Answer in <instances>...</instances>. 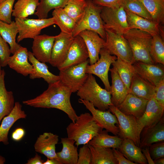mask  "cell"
Instances as JSON below:
<instances>
[{
  "label": "cell",
  "instance_id": "6da1fadb",
  "mask_svg": "<svg viewBox=\"0 0 164 164\" xmlns=\"http://www.w3.org/2000/svg\"><path fill=\"white\" fill-rule=\"evenodd\" d=\"M71 91L60 80L49 84L47 89L35 98L24 101V104L34 108H55L63 111L74 122L78 118L70 102Z\"/></svg>",
  "mask_w": 164,
  "mask_h": 164
},
{
  "label": "cell",
  "instance_id": "7a4b0ae2",
  "mask_svg": "<svg viewBox=\"0 0 164 164\" xmlns=\"http://www.w3.org/2000/svg\"><path fill=\"white\" fill-rule=\"evenodd\" d=\"M103 129L88 113L81 114L74 122L70 123L66 128L67 137L73 139L77 147L88 144Z\"/></svg>",
  "mask_w": 164,
  "mask_h": 164
},
{
  "label": "cell",
  "instance_id": "3957f363",
  "mask_svg": "<svg viewBox=\"0 0 164 164\" xmlns=\"http://www.w3.org/2000/svg\"><path fill=\"white\" fill-rule=\"evenodd\" d=\"M77 95L100 110H108L109 106L113 105L110 92L101 88L92 74H88L86 81L77 91Z\"/></svg>",
  "mask_w": 164,
  "mask_h": 164
},
{
  "label": "cell",
  "instance_id": "277c9868",
  "mask_svg": "<svg viewBox=\"0 0 164 164\" xmlns=\"http://www.w3.org/2000/svg\"><path fill=\"white\" fill-rule=\"evenodd\" d=\"M123 35L129 44L135 62L154 64L150 54L152 36L135 29H129Z\"/></svg>",
  "mask_w": 164,
  "mask_h": 164
},
{
  "label": "cell",
  "instance_id": "5b68a950",
  "mask_svg": "<svg viewBox=\"0 0 164 164\" xmlns=\"http://www.w3.org/2000/svg\"><path fill=\"white\" fill-rule=\"evenodd\" d=\"M86 1L87 5L85 12L81 19L77 23L72 35L74 37L82 31L90 30L97 33L105 40V30L100 15L102 6L95 4L92 0Z\"/></svg>",
  "mask_w": 164,
  "mask_h": 164
},
{
  "label": "cell",
  "instance_id": "8992f818",
  "mask_svg": "<svg viewBox=\"0 0 164 164\" xmlns=\"http://www.w3.org/2000/svg\"><path fill=\"white\" fill-rule=\"evenodd\" d=\"M100 15L105 31L123 35L129 29L126 13L122 6L102 7Z\"/></svg>",
  "mask_w": 164,
  "mask_h": 164
},
{
  "label": "cell",
  "instance_id": "52a82bcc",
  "mask_svg": "<svg viewBox=\"0 0 164 164\" xmlns=\"http://www.w3.org/2000/svg\"><path fill=\"white\" fill-rule=\"evenodd\" d=\"M106 39L104 48L117 58L134 64V60L129 44L123 35L105 31Z\"/></svg>",
  "mask_w": 164,
  "mask_h": 164
},
{
  "label": "cell",
  "instance_id": "ba28073f",
  "mask_svg": "<svg viewBox=\"0 0 164 164\" xmlns=\"http://www.w3.org/2000/svg\"><path fill=\"white\" fill-rule=\"evenodd\" d=\"M15 20L18 29V43L25 39H33L40 35L42 29L55 24L53 17L43 19L15 18Z\"/></svg>",
  "mask_w": 164,
  "mask_h": 164
},
{
  "label": "cell",
  "instance_id": "9c48e42d",
  "mask_svg": "<svg viewBox=\"0 0 164 164\" xmlns=\"http://www.w3.org/2000/svg\"><path fill=\"white\" fill-rule=\"evenodd\" d=\"M89 60L81 63L60 71V80L72 93L77 92L86 81L88 74L86 73Z\"/></svg>",
  "mask_w": 164,
  "mask_h": 164
},
{
  "label": "cell",
  "instance_id": "30bf717a",
  "mask_svg": "<svg viewBox=\"0 0 164 164\" xmlns=\"http://www.w3.org/2000/svg\"><path fill=\"white\" fill-rule=\"evenodd\" d=\"M108 110L116 116L118 120L119 129L118 136L123 139L132 140L136 145L139 147L140 140L137 135L136 118L124 114L117 107L113 105L109 106Z\"/></svg>",
  "mask_w": 164,
  "mask_h": 164
},
{
  "label": "cell",
  "instance_id": "8fae6325",
  "mask_svg": "<svg viewBox=\"0 0 164 164\" xmlns=\"http://www.w3.org/2000/svg\"><path fill=\"white\" fill-rule=\"evenodd\" d=\"M100 57L95 63L87 65L86 69L87 74H94L99 77L103 82L105 88L110 92L111 88L108 78V72L111 65L117 60V57L110 54L104 48L100 52Z\"/></svg>",
  "mask_w": 164,
  "mask_h": 164
},
{
  "label": "cell",
  "instance_id": "7c38bea8",
  "mask_svg": "<svg viewBox=\"0 0 164 164\" xmlns=\"http://www.w3.org/2000/svg\"><path fill=\"white\" fill-rule=\"evenodd\" d=\"M164 107L162 106L154 97L149 100L143 115L137 119V133L138 138L142 130L153 126L164 116Z\"/></svg>",
  "mask_w": 164,
  "mask_h": 164
},
{
  "label": "cell",
  "instance_id": "4fadbf2b",
  "mask_svg": "<svg viewBox=\"0 0 164 164\" xmlns=\"http://www.w3.org/2000/svg\"><path fill=\"white\" fill-rule=\"evenodd\" d=\"M79 102L83 104L91 112L94 120L103 129H105L114 135H118L119 129L118 121L116 116L108 110L103 111L96 109L93 104L87 101L80 98Z\"/></svg>",
  "mask_w": 164,
  "mask_h": 164
},
{
  "label": "cell",
  "instance_id": "5bb4252c",
  "mask_svg": "<svg viewBox=\"0 0 164 164\" xmlns=\"http://www.w3.org/2000/svg\"><path fill=\"white\" fill-rule=\"evenodd\" d=\"M89 58L87 48L79 35L74 37L64 61L57 68L60 71L83 63Z\"/></svg>",
  "mask_w": 164,
  "mask_h": 164
},
{
  "label": "cell",
  "instance_id": "9a60e30c",
  "mask_svg": "<svg viewBox=\"0 0 164 164\" xmlns=\"http://www.w3.org/2000/svg\"><path fill=\"white\" fill-rule=\"evenodd\" d=\"M74 38L72 34L61 32L55 36L49 62L52 66L57 67L64 61Z\"/></svg>",
  "mask_w": 164,
  "mask_h": 164
},
{
  "label": "cell",
  "instance_id": "2e32d148",
  "mask_svg": "<svg viewBox=\"0 0 164 164\" xmlns=\"http://www.w3.org/2000/svg\"><path fill=\"white\" fill-rule=\"evenodd\" d=\"M136 74L155 86L164 79V65L135 62L133 64Z\"/></svg>",
  "mask_w": 164,
  "mask_h": 164
},
{
  "label": "cell",
  "instance_id": "e0dca14e",
  "mask_svg": "<svg viewBox=\"0 0 164 164\" xmlns=\"http://www.w3.org/2000/svg\"><path fill=\"white\" fill-rule=\"evenodd\" d=\"M55 39V36L39 35L33 39L32 53L39 61L49 63Z\"/></svg>",
  "mask_w": 164,
  "mask_h": 164
},
{
  "label": "cell",
  "instance_id": "ac0fdd59",
  "mask_svg": "<svg viewBox=\"0 0 164 164\" xmlns=\"http://www.w3.org/2000/svg\"><path fill=\"white\" fill-rule=\"evenodd\" d=\"M78 35L83 39L87 48L89 63L90 65L93 64L99 59L100 51L104 47L105 40L93 31L84 30Z\"/></svg>",
  "mask_w": 164,
  "mask_h": 164
},
{
  "label": "cell",
  "instance_id": "d6986e66",
  "mask_svg": "<svg viewBox=\"0 0 164 164\" xmlns=\"http://www.w3.org/2000/svg\"><path fill=\"white\" fill-rule=\"evenodd\" d=\"M148 100L128 93L117 108L124 114L134 116L138 119L143 114Z\"/></svg>",
  "mask_w": 164,
  "mask_h": 164
},
{
  "label": "cell",
  "instance_id": "ffe728a7",
  "mask_svg": "<svg viewBox=\"0 0 164 164\" xmlns=\"http://www.w3.org/2000/svg\"><path fill=\"white\" fill-rule=\"evenodd\" d=\"M28 51L26 48L22 46L10 56L8 65L17 73L26 76L33 70L32 65L28 62Z\"/></svg>",
  "mask_w": 164,
  "mask_h": 164
},
{
  "label": "cell",
  "instance_id": "44dd1931",
  "mask_svg": "<svg viewBox=\"0 0 164 164\" xmlns=\"http://www.w3.org/2000/svg\"><path fill=\"white\" fill-rule=\"evenodd\" d=\"M59 136L50 132H44L37 138L34 145L36 152L43 154L47 158L58 159L56 152V145Z\"/></svg>",
  "mask_w": 164,
  "mask_h": 164
},
{
  "label": "cell",
  "instance_id": "7402d4cb",
  "mask_svg": "<svg viewBox=\"0 0 164 164\" xmlns=\"http://www.w3.org/2000/svg\"><path fill=\"white\" fill-rule=\"evenodd\" d=\"M27 115L22 110V105L19 102H15V105L11 112L3 118L0 125V143L4 145L9 144L8 135L10 128L18 120L25 118Z\"/></svg>",
  "mask_w": 164,
  "mask_h": 164
},
{
  "label": "cell",
  "instance_id": "603a6c76",
  "mask_svg": "<svg viewBox=\"0 0 164 164\" xmlns=\"http://www.w3.org/2000/svg\"><path fill=\"white\" fill-rule=\"evenodd\" d=\"M164 141V118L163 116L154 125L143 129L140 135L139 147H149L151 144Z\"/></svg>",
  "mask_w": 164,
  "mask_h": 164
},
{
  "label": "cell",
  "instance_id": "cb8c5ba5",
  "mask_svg": "<svg viewBox=\"0 0 164 164\" xmlns=\"http://www.w3.org/2000/svg\"><path fill=\"white\" fill-rule=\"evenodd\" d=\"M125 10L129 29H138L146 32L152 36L160 35L159 24Z\"/></svg>",
  "mask_w": 164,
  "mask_h": 164
},
{
  "label": "cell",
  "instance_id": "d4e9b609",
  "mask_svg": "<svg viewBox=\"0 0 164 164\" xmlns=\"http://www.w3.org/2000/svg\"><path fill=\"white\" fill-rule=\"evenodd\" d=\"M28 59L33 68L32 72L29 75L30 79L43 78L49 84L60 80L59 75H55L50 72L45 63L38 60L30 51L28 52Z\"/></svg>",
  "mask_w": 164,
  "mask_h": 164
},
{
  "label": "cell",
  "instance_id": "484cf974",
  "mask_svg": "<svg viewBox=\"0 0 164 164\" xmlns=\"http://www.w3.org/2000/svg\"><path fill=\"white\" fill-rule=\"evenodd\" d=\"M111 78V85L110 92L113 105L117 107L123 101L128 91L116 70L110 69Z\"/></svg>",
  "mask_w": 164,
  "mask_h": 164
},
{
  "label": "cell",
  "instance_id": "4316f807",
  "mask_svg": "<svg viewBox=\"0 0 164 164\" xmlns=\"http://www.w3.org/2000/svg\"><path fill=\"white\" fill-rule=\"evenodd\" d=\"M5 72L1 69L0 73V124L1 120L12 111L15 105L13 92L8 91L5 85Z\"/></svg>",
  "mask_w": 164,
  "mask_h": 164
},
{
  "label": "cell",
  "instance_id": "83f0119b",
  "mask_svg": "<svg viewBox=\"0 0 164 164\" xmlns=\"http://www.w3.org/2000/svg\"><path fill=\"white\" fill-rule=\"evenodd\" d=\"M155 86L135 73L134 75L128 93L148 100L154 97Z\"/></svg>",
  "mask_w": 164,
  "mask_h": 164
},
{
  "label": "cell",
  "instance_id": "f1b7e54d",
  "mask_svg": "<svg viewBox=\"0 0 164 164\" xmlns=\"http://www.w3.org/2000/svg\"><path fill=\"white\" fill-rule=\"evenodd\" d=\"M118 149L126 158L136 164L148 163L141 149L136 145L132 140L123 139Z\"/></svg>",
  "mask_w": 164,
  "mask_h": 164
},
{
  "label": "cell",
  "instance_id": "f546056e",
  "mask_svg": "<svg viewBox=\"0 0 164 164\" xmlns=\"http://www.w3.org/2000/svg\"><path fill=\"white\" fill-rule=\"evenodd\" d=\"M61 143L63 147L60 152L56 153L58 159L62 164H77L78 153L75 141L68 137L61 138Z\"/></svg>",
  "mask_w": 164,
  "mask_h": 164
},
{
  "label": "cell",
  "instance_id": "4dcf8cb0",
  "mask_svg": "<svg viewBox=\"0 0 164 164\" xmlns=\"http://www.w3.org/2000/svg\"><path fill=\"white\" fill-rule=\"evenodd\" d=\"M18 29L15 21L7 23L0 20V34L10 46L11 53L14 54L21 46L16 42Z\"/></svg>",
  "mask_w": 164,
  "mask_h": 164
},
{
  "label": "cell",
  "instance_id": "1f68e13d",
  "mask_svg": "<svg viewBox=\"0 0 164 164\" xmlns=\"http://www.w3.org/2000/svg\"><path fill=\"white\" fill-rule=\"evenodd\" d=\"M123 140L118 136L109 135L106 130H102L91 140L88 144L94 146L118 149Z\"/></svg>",
  "mask_w": 164,
  "mask_h": 164
},
{
  "label": "cell",
  "instance_id": "d6a6232c",
  "mask_svg": "<svg viewBox=\"0 0 164 164\" xmlns=\"http://www.w3.org/2000/svg\"><path fill=\"white\" fill-rule=\"evenodd\" d=\"M88 145L92 155L91 164H118L112 148Z\"/></svg>",
  "mask_w": 164,
  "mask_h": 164
},
{
  "label": "cell",
  "instance_id": "836d02e7",
  "mask_svg": "<svg viewBox=\"0 0 164 164\" xmlns=\"http://www.w3.org/2000/svg\"><path fill=\"white\" fill-rule=\"evenodd\" d=\"M52 15L55 24L59 27L61 32L72 34L77 23L66 13L63 8L54 9Z\"/></svg>",
  "mask_w": 164,
  "mask_h": 164
},
{
  "label": "cell",
  "instance_id": "e575fe53",
  "mask_svg": "<svg viewBox=\"0 0 164 164\" xmlns=\"http://www.w3.org/2000/svg\"><path fill=\"white\" fill-rule=\"evenodd\" d=\"M39 0H18L14 6L12 16L15 18H27L34 14Z\"/></svg>",
  "mask_w": 164,
  "mask_h": 164
},
{
  "label": "cell",
  "instance_id": "d590c367",
  "mask_svg": "<svg viewBox=\"0 0 164 164\" xmlns=\"http://www.w3.org/2000/svg\"><path fill=\"white\" fill-rule=\"evenodd\" d=\"M112 65L128 91L132 79L135 73L132 64L117 58Z\"/></svg>",
  "mask_w": 164,
  "mask_h": 164
},
{
  "label": "cell",
  "instance_id": "8d00e7d4",
  "mask_svg": "<svg viewBox=\"0 0 164 164\" xmlns=\"http://www.w3.org/2000/svg\"><path fill=\"white\" fill-rule=\"evenodd\" d=\"M150 15L152 21L159 24L164 22V0H140Z\"/></svg>",
  "mask_w": 164,
  "mask_h": 164
},
{
  "label": "cell",
  "instance_id": "74e56055",
  "mask_svg": "<svg viewBox=\"0 0 164 164\" xmlns=\"http://www.w3.org/2000/svg\"><path fill=\"white\" fill-rule=\"evenodd\" d=\"M69 0H40L34 14L38 19L47 18L51 10L63 8Z\"/></svg>",
  "mask_w": 164,
  "mask_h": 164
},
{
  "label": "cell",
  "instance_id": "f35d334b",
  "mask_svg": "<svg viewBox=\"0 0 164 164\" xmlns=\"http://www.w3.org/2000/svg\"><path fill=\"white\" fill-rule=\"evenodd\" d=\"M86 5V0H69L63 8L66 13L77 23L83 16Z\"/></svg>",
  "mask_w": 164,
  "mask_h": 164
},
{
  "label": "cell",
  "instance_id": "ab89813d",
  "mask_svg": "<svg viewBox=\"0 0 164 164\" xmlns=\"http://www.w3.org/2000/svg\"><path fill=\"white\" fill-rule=\"evenodd\" d=\"M150 54L154 63L164 65V43L159 34L152 36Z\"/></svg>",
  "mask_w": 164,
  "mask_h": 164
},
{
  "label": "cell",
  "instance_id": "60d3db41",
  "mask_svg": "<svg viewBox=\"0 0 164 164\" xmlns=\"http://www.w3.org/2000/svg\"><path fill=\"white\" fill-rule=\"evenodd\" d=\"M121 6L132 13L152 21L150 15L140 0H122Z\"/></svg>",
  "mask_w": 164,
  "mask_h": 164
},
{
  "label": "cell",
  "instance_id": "b9f144b4",
  "mask_svg": "<svg viewBox=\"0 0 164 164\" xmlns=\"http://www.w3.org/2000/svg\"><path fill=\"white\" fill-rule=\"evenodd\" d=\"M15 0H5L0 3V20L7 23L12 22V16Z\"/></svg>",
  "mask_w": 164,
  "mask_h": 164
},
{
  "label": "cell",
  "instance_id": "7bdbcfd3",
  "mask_svg": "<svg viewBox=\"0 0 164 164\" xmlns=\"http://www.w3.org/2000/svg\"><path fill=\"white\" fill-rule=\"evenodd\" d=\"M11 53L8 43L0 34V66L5 67L8 65V62Z\"/></svg>",
  "mask_w": 164,
  "mask_h": 164
},
{
  "label": "cell",
  "instance_id": "ee69618b",
  "mask_svg": "<svg viewBox=\"0 0 164 164\" xmlns=\"http://www.w3.org/2000/svg\"><path fill=\"white\" fill-rule=\"evenodd\" d=\"M91 152L88 145H84L79 150L77 164H91Z\"/></svg>",
  "mask_w": 164,
  "mask_h": 164
},
{
  "label": "cell",
  "instance_id": "f6af8a7d",
  "mask_svg": "<svg viewBox=\"0 0 164 164\" xmlns=\"http://www.w3.org/2000/svg\"><path fill=\"white\" fill-rule=\"evenodd\" d=\"M151 157L153 160L164 157V141L154 143L149 147Z\"/></svg>",
  "mask_w": 164,
  "mask_h": 164
},
{
  "label": "cell",
  "instance_id": "bcb514c9",
  "mask_svg": "<svg viewBox=\"0 0 164 164\" xmlns=\"http://www.w3.org/2000/svg\"><path fill=\"white\" fill-rule=\"evenodd\" d=\"M154 97L159 104L164 107V79L155 86Z\"/></svg>",
  "mask_w": 164,
  "mask_h": 164
},
{
  "label": "cell",
  "instance_id": "7dc6e473",
  "mask_svg": "<svg viewBox=\"0 0 164 164\" xmlns=\"http://www.w3.org/2000/svg\"><path fill=\"white\" fill-rule=\"evenodd\" d=\"M122 0H92L95 4L102 7L114 8L121 6Z\"/></svg>",
  "mask_w": 164,
  "mask_h": 164
},
{
  "label": "cell",
  "instance_id": "c3c4849f",
  "mask_svg": "<svg viewBox=\"0 0 164 164\" xmlns=\"http://www.w3.org/2000/svg\"><path fill=\"white\" fill-rule=\"evenodd\" d=\"M114 156L118 164H136L128 159L118 149L112 148Z\"/></svg>",
  "mask_w": 164,
  "mask_h": 164
},
{
  "label": "cell",
  "instance_id": "681fc988",
  "mask_svg": "<svg viewBox=\"0 0 164 164\" xmlns=\"http://www.w3.org/2000/svg\"><path fill=\"white\" fill-rule=\"evenodd\" d=\"M25 133L24 129L22 128H16L12 133V137L15 141H19L24 136Z\"/></svg>",
  "mask_w": 164,
  "mask_h": 164
},
{
  "label": "cell",
  "instance_id": "f907efd6",
  "mask_svg": "<svg viewBox=\"0 0 164 164\" xmlns=\"http://www.w3.org/2000/svg\"><path fill=\"white\" fill-rule=\"evenodd\" d=\"M141 149L142 152L147 161L148 163L149 164H155L154 160L151 157L149 147H146Z\"/></svg>",
  "mask_w": 164,
  "mask_h": 164
},
{
  "label": "cell",
  "instance_id": "816d5d0a",
  "mask_svg": "<svg viewBox=\"0 0 164 164\" xmlns=\"http://www.w3.org/2000/svg\"><path fill=\"white\" fill-rule=\"evenodd\" d=\"M44 161L42 159L41 157L37 153L35 156L27 160L26 164H43Z\"/></svg>",
  "mask_w": 164,
  "mask_h": 164
},
{
  "label": "cell",
  "instance_id": "f5cc1de1",
  "mask_svg": "<svg viewBox=\"0 0 164 164\" xmlns=\"http://www.w3.org/2000/svg\"><path fill=\"white\" fill-rule=\"evenodd\" d=\"M43 164H62L59 160L55 158H47V160L44 162Z\"/></svg>",
  "mask_w": 164,
  "mask_h": 164
},
{
  "label": "cell",
  "instance_id": "db71d44e",
  "mask_svg": "<svg viewBox=\"0 0 164 164\" xmlns=\"http://www.w3.org/2000/svg\"><path fill=\"white\" fill-rule=\"evenodd\" d=\"M154 164H164V157L161 158L154 160Z\"/></svg>",
  "mask_w": 164,
  "mask_h": 164
},
{
  "label": "cell",
  "instance_id": "11a10c76",
  "mask_svg": "<svg viewBox=\"0 0 164 164\" xmlns=\"http://www.w3.org/2000/svg\"><path fill=\"white\" fill-rule=\"evenodd\" d=\"M5 162V158L2 156L0 155V164H3Z\"/></svg>",
  "mask_w": 164,
  "mask_h": 164
},
{
  "label": "cell",
  "instance_id": "9f6ffc18",
  "mask_svg": "<svg viewBox=\"0 0 164 164\" xmlns=\"http://www.w3.org/2000/svg\"><path fill=\"white\" fill-rule=\"evenodd\" d=\"M5 0H0V3Z\"/></svg>",
  "mask_w": 164,
  "mask_h": 164
},
{
  "label": "cell",
  "instance_id": "6f0895ef",
  "mask_svg": "<svg viewBox=\"0 0 164 164\" xmlns=\"http://www.w3.org/2000/svg\"><path fill=\"white\" fill-rule=\"evenodd\" d=\"M1 67L0 66V71H1Z\"/></svg>",
  "mask_w": 164,
  "mask_h": 164
}]
</instances>
